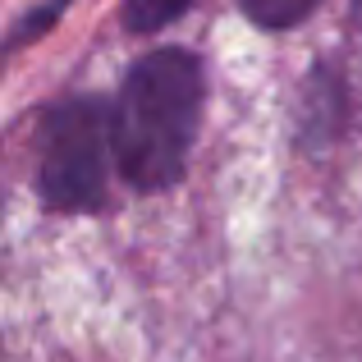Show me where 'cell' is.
I'll return each instance as SVG.
<instances>
[{
  "label": "cell",
  "mask_w": 362,
  "mask_h": 362,
  "mask_svg": "<svg viewBox=\"0 0 362 362\" xmlns=\"http://www.w3.org/2000/svg\"><path fill=\"white\" fill-rule=\"evenodd\" d=\"M115 165L138 193L170 188L188 165L202 124V60L184 46H160L142 55L119 88Z\"/></svg>",
  "instance_id": "6da1fadb"
},
{
  "label": "cell",
  "mask_w": 362,
  "mask_h": 362,
  "mask_svg": "<svg viewBox=\"0 0 362 362\" xmlns=\"http://www.w3.org/2000/svg\"><path fill=\"white\" fill-rule=\"evenodd\" d=\"M37 188L51 211H97L106 202V165L115 119L97 97H64L46 110L37 133Z\"/></svg>",
  "instance_id": "7a4b0ae2"
},
{
  "label": "cell",
  "mask_w": 362,
  "mask_h": 362,
  "mask_svg": "<svg viewBox=\"0 0 362 362\" xmlns=\"http://www.w3.org/2000/svg\"><path fill=\"white\" fill-rule=\"evenodd\" d=\"M188 5H193V0H124V28L147 37V33H156V28L175 23Z\"/></svg>",
  "instance_id": "3957f363"
},
{
  "label": "cell",
  "mask_w": 362,
  "mask_h": 362,
  "mask_svg": "<svg viewBox=\"0 0 362 362\" xmlns=\"http://www.w3.org/2000/svg\"><path fill=\"white\" fill-rule=\"evenodd\" d=\"M317 5H321V0H243V14L252 18L257 28H271V33H280V28L303 23V18H308Z\"/></svg>",
  "instance_id": "277c9868"
},
{
  "label": "cell",
  "mask_w": 362,
  "mask_h": 362,
  "mask_svg": "<svg viewBox=\"0 0 362 362\" xmlns=\"http://www.w3.org/2000/svg\"><path fill=\"white\" fill-rule=\"evenodd\" d=\"M64 5H69V0H51V5H46V9H42V14H33V18H28V23H23V28H18V33H14V42H33V37H37V33H46V28H51V23H55V18H60V14H64Z\"/></svg>",
  "instance_id": "5b68a950"
},
{
  "label": "cell",
  "mask_w": 362,
  "mask_h": 362,
  "mask_svg": "<svg viewBox=\"0 0 362 362\" xmlns=\"http://www.w3.org/2000/svg\"><path fill=\"white\" fill-rule=\"evenodd\" d=\"M354 23L362 28V0H354Z\"/></svg>",
  "instance_id": "8992f818"
}]
</instances>
